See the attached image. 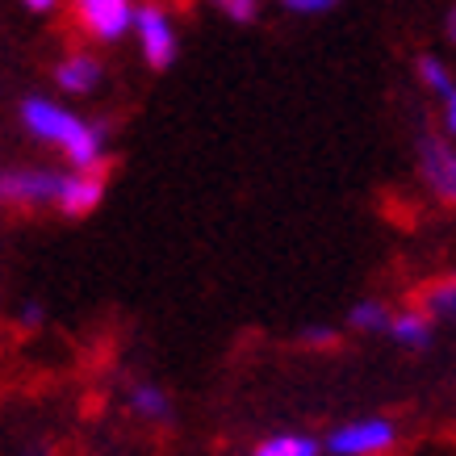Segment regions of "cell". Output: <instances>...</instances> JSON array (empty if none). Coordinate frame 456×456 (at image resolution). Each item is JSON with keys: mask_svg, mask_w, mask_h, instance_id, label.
Instances as JSON below:
<instances>
[{"mask_svg": "<svg viewBox=\"0 0 456 456\" xmlns=\"http://www.w3.org/2000/svg\"><path fill=\"white\" fill-rule=\"evenodd\" d=\"M431 314H456V285H436L428 293Z\"/></svg>", "mask_w": 456, "mask_h": 456, "instance_id": "15", "label": "cell"}, {"mask_svg": "<svg viewBox=\"0 0 456 456\" xmlns=\"http://www.w3.org/2000/svg\"><path fill=\"white\" fill-rule=\"evenodd\" d=\"M419 80H423V88L440 93V97H448V93L456 88L452 76H448V68H444L436 55H423V59H419Z\"/></svg>", "mask_w": 456, "mask_h": 456, "instance_id": "13", "label": "cell"}, {"mask_svg": "<svg viewBox=\"0 0 456 456\" xmlns=\"http://www.w3.org/2000/svg\"><path fill=\"white\" fill-rule=\"evenodd\" d=\"M448 38L456 42V9H452V13H448Z\"/></svg>", "mask_w": 456, "mask_h": 456, "instance_id": "21", "label": "cell"}, {"mask_svg": "<svg viewBox=\"0 0 456 456\" xmlns=\"http://www.w3.org/2000/svg\"><path fill=\"white\" fill-rule=\"evenodd\" d=\"M34 13H46V9H55V0H26Z\"/></svg>", "mask_w": 456, "mask_h": 456, "instance_id": "20", "label": "cell"}, {"mask_svg": "<svg viewBox=\"0 0 456 456\" xmlns=\"http://www.w3.org/2000/svg\"><path fill=\"white\" fill-rule=\"evenodd\" d=\"M38 322H42V305L29 302L26 310H21V327H38Z\"/></svg>", "mask_w": 456, "mask_h": 456, "instance_id": "19", "label": "cell"}, {"mask_svg": "<svg viewBox=\"0 0 456 456\" xmlns=\"http://www.w3.org/2000/svg\"><path fill=\"white\" fill-rule=\"evenodd\" d=\"M76 17H80V26L101 42H118L126 29L134 26L130 0H76Z\"/></svg>", "mask_w": 456, "mask_h": 456, "instance_id": "6", "label": "cell"}, {"mask_svg": "<svg viewBox=\"0 0 456 456\" xmlns=\"http://www.w3.org/2000/svg\"><path fill=\"white\" fill-rule=\"evenodd\" d=\"M285 9H293V13H305V17H314V13H327V9H335L339 0H281Z\"/></svg>", "mask_w": 456, "mask_h": 456, "instance_id": "16", "label": "cell"}, {"mask_svg": "<svg viewBox=\"0 0 456 456\" xmlns=\"http://www.w3.org/2000/svg\"><path fill=\"white\" fill-rule=\"evenodd\" d=\"M394 440H398L394 419H356V423L335 428L322 440V448L331 456H377V452H389Z\"/></svg>", "mask_w": 456, "mask_h": 456, "instance_id": "3", "label": "cell"}, {"mask_svg": "<svg viewBox=\"0 0 456 456\" xmlns=\"http://www.w3.org/2000/svg\"><path fill=\"white\" fill-rule=\"evenodd\" d=\"M21 126L46 147L63 151L71 167H105V126L84 122L46 97L21 101Z\"/></svg>", "mask_w": 456, "mask_h": 456, "instance_id": "1", "label": "cell"}, {"mask_svg": "<svg viewBox=\"0 0 456 456\" xmlns=\"http://www.w3.org/2000/svg\"><path fill=\"white\" fill-rule=\"evenodd\" d=\"M134 34H139V42H142V59H147L155 71L172 68V59H176V29H172V21H167V13L159 4L134 9Z\"/></svg>", "mask_w": 456, "mask_h": 456, "instance_id": "5", "label": "cell"}, {"mask_svg": "<svg viewBox=\"0 0 456 456\" xmlns=\"http://www.w3.org/2000/svg\"><path fill=\"white\" fill-rule=\"evenodd\" d=\"M322 444L314 436H302V431H281V436H268L251 448V456H318Z\"/></svg>", "mask_w": 456, "mask_h": 456, "instance_id": "10", "label": "cell"}, {"mask_svg": "<svg viewBox=\"0 0 456 456\" xmlns=\"http://www.w3.org/2000/svg\"><path fill=\"white\" fill-rule=\"evenodd\" d=\"M130 411L139 419L164 423V419H172V402H167V394L155 381H139V386H130Z\"/></svg>", "mask_w": 456, "mask_h": 456, "instance_id": "11", "label": "cell"}, {"mask_svg": "<svg viewBox=\"0 0 456 456\" xmlns=\"http://www.w3.org/2000/svg\"><path fill=\"white\" fill-rule=\"evenodd\" d=\"M209 4H218L226 17H235V21H251V17L260 13V0H209Z\"/></svg>", "mask_w": 456, "mask_h": 456, "instance_id": "14", "label": "cell"}, {"mask_svg": "<svg viewBox=\"0 0 456 456\" xmlns=\"http://www.w3.org/2000/svg\"><path fill=\"white\" fill-rule=\"evenodd\" d=\"M419 172L428 180V189L440 197L444 206H456V147L440 134L419 139Z\"/></svg>", "mask_w": 456, "mask_h": 456, "instance_id": "4", "label": "cell"}, {"mask_svg": "<svg viewBox=\"0 0 456 456\" xmlns=\"http://www.w3.org/2000/svg\"><path fill=\"white\" fill-rule=\"evenodd\" d=\"M389 339L402 347H428L431 344V314H423V310H402V314H394Z\"/></svg>", "mask_w": 456, "mask_h": 456, "instance_id": "9", "label": "cell"}, {"mask_svg": "<svg viewBox=\"0 0 456 456\" xmlns=\"http://www.w3.org/2000/svg\"><path fill=\"white\" fill-rule=\"evenodd\" d=\"M444 126H448V134L456 139V88L444 97Z\"/></svg>", "mask_w": 456, "mask_h": 456, "instance_id": "17", "label": "cell"}, {"mask_svg": "<svg viewBox=\"0 0 456 456\" xmlns=\"http://www.w3.org/2000/svg\"><path fill=\"white\" fill-rule=\"evenodd\" d=\"M101 201H105V167H71L68 176H63L59 214H68V218H88Z\"/></svg>", "mask_w": 456, "mask_h": 456, "instance_id": "7", "label": "cell"}, {"mask_svg": "<svg viewBox=\"0 0 456 456\" xmlns=\"http://www.w3.org/2000/svg\"><path fill=\"white\" fill-rule=\"evenodd\" d=\"M389 322H394V314H389V305L377 302V297H364V302H356L347 310V327H352V331H364V335L386 331L389 335Z\"/></svg>", "mask_w": 456, "mask_h": 456, "instance_id": "12", "label": "cell"}, {"mask_svg": "<svg viewBox=\"0 0 456 456\" xmlns=\"http://www.w3.org/2000/svg\"><path fill=\"white\" fill-rule=\"evenodd\" d=\"M63 176L68 172H55V167H0V206L13 209L59 206Z\"/></svg>", "mask_w": 456, "mask_h": 456, "instance_id": "2", "label": "cell"}, {"mask_svg": "<svg viewBox=\"0 0 456 456\" xmlns=\"http://www.w3.org/2000/svg\"><path fill=\"white\" fill-rule=\"evenodd\" d=\"M305 344H335V331L331 327H310V331H302Z\"/></svg>", "mask_w": 456, "mask_h": 456, "instance_id": "18", "label": "cell"}, {"mask_svg": "<svg viewBox=\"0 0 456 456\" xmlns=\"http://www.w3.org/2000/svg\"><path fill=\"white\" fill-rule=\"evenodd\" d=\"M55 84L71 97H84V93H93L101 84V63L93 55H68L55 68Z\"/></svg>", "mask_w": 456, "mask_h": 456, "instance_id": "8", "label": "cell"}]
</instances>
